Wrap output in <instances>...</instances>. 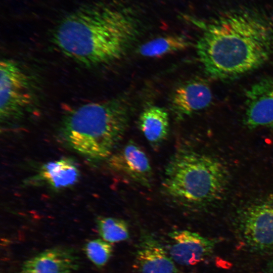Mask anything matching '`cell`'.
<instances>
[{
  "instance_id": "7",
  "label": "cell",
  "mask_w": 273,
  "mask_h": 273,
  "mask_svg": "<svg viewBox=\"0 0 273 273\" xmlns=\"http://www.w3.org/2000/svg\"><path fill=\"white\" fill-rule=\"evenodd\" d=\"M110 167L126 179L144 187L152 184L153 170L149 159L138 144L129 141L109 159Z\"/></svg>"
},
{
  "instance_id": "17",
  "label": "cell",
  "mask_w": 273,
  "mask_h": 273,
  "mask_svg": "<svg viewBox=\"0 0 273 273\" xmlns=\"http://www.w3.org/2000/svg\"><path fill=\"white\" fill-rule=\"evenodd\" d=\"M87 258L98 267L104 266L111 257L113 247L110 243L97 239L88 241L84 246Z\"/></svg>"
},
{
  "instance_id": "10",
  "label": "cell",
  "mask_w": 273,
  "mask_h": 273,
  "mask_svg": "<svg viewBox=\"0 0 273 273\" xmlns=\"http://www.w3.org/2000/svg\"><path fill=\"white\" fill-rule=\"evenodd\" d=\"M212 100L208 84L202 79H193L174 89L170 96V106L172 112L182 118L206 109Z\"/></svg>"
},
{
  "instance_id": "9",
  "label": "cell",
  "mask_w": 273,
  "mask_h": 273,
  "mask_svg": "<svg viewBox=\"0 0 273 273\" xmlns=\"http://www.w3.org/2000/svg\"><path fill=\"white\" fill-rule=\"evenodd\" d=\"M244 119L250 127L273 126V77L255 83L246 92Z\"/></svg>"
},
{
  "instance_id": "4",
  "label": "cell",
  "mask_w": 273,
  "mask_h": 273,
  "mask_svg": "<svg viewBox=\"0 0 273 273\" xmlns=\"http://www.w3.org/2000/svg\"><path fill=\"white\" fill-rule=\"evenodd\" d=\"M228 180L226 169L218 160L190 148H182L166 165L162 188L173 203L195 209L222 196Z\"/></svg>"
},
{
  "instance_id": "15",
  "label": "cell",
  "mask_w": 273,
  "mask_h": 273,
  "mask_svg": "<svg viewBox=\"0 0 273 273\" xmlns=\"http://www.w3.org/2000/svg\"><path fill=\"white\" fill-rule=\"evenodd\" d=\"M191 44L189 39L184 35H168L154 38L141 44L138 52L144 57H157L186 49Z\"/></svg>"
},
{
  "instance_id": "16",
  "label": "cell",
  "mask_w": 273,
  "mask_h": 273,
  "mask_svg": "<svg viewBox=\"0 0 273 273\" xmlns=\"http://www.w3.org/2000/svg\"><path fill=\"white\" fill-rule=\"evenodd\" d=\"M99 233L103 240L110 243L127 240L129 237L127 223L111 217H100L97 220Z\"/></svg>"
},
{
  "instance_id": "1",
  "label": "cell",
  "mask_w": 273,
  "mask_h": 273,
  "mask_svg": "<svg viewBox=\"0 0 273 273\" xmlns=\"http://www.w3.org/2000/svg\"><path fill=\"white\" fill-rule=\"evenodd\" d=\"M196 45L205 73L221 80L255 71L273 56V16L254 6L226 9L207 22Z\"/></svg>"
},
{
  "instance_id": "18",
  "label": "cell",
  "mask_w": 273,
  "mask_h": 273,
  "mask_svg": "<svg viewBox=\"0 0 273 273\" xmlns=\"http://www.w3.org/2000/svg\"><path fill=\"white\" fill-rule=\"evenodd\" d=\"M267 268L268 273H273V259L268 264Z\"/></svg>"
},
{
  "instance_id": "3",
  "label": "cell",
  "mask_w": 273,
  "mask_h": 273,
  "mask_svg": "<svg viewBox=\"0 0 273 273\" xmlns=\"http://www.w3.org/2000/svg\"><path fill=\"white\" fill-rule=\"evenodd\" d=\"M128 121V108L121 99L93 102L68 112L62 120L60 132L70 148L97 161L113 154Z\"/></svg>"
},
{
  "instance_id": "14",
  "label": "cell",
  "mask_w": 273,
  "mask_h": 273,
  "mask_svg": "<svg viewBox=\"0 0 273 273\" xmlns=\"http://www.w3.org/2000/svg\"><path fill=\"white\" fill-rule=\"evenodd\" d=\"M40 176L50 186L63 189L75 184L79 177L76 165L68 158L48 162L41 168Z\"/></svg>"
},
{
  "instance_id": "11",
  "label": "cell",
  "mask_w": 273,
  "mask_h": 273,
  "mask_svg": "<svg viewBox=\"0 0 273 273\" xmlns=\"http://www.w3.org/2000/svg\"><path fill=\"white\" fill-rule=\"evenodd\" d=\"M135 253V263L140 273H177L173 260L149 234H142Z\"/></svg>"
},
{
  "instance_id": "2",
  "label": "cell",
  "mask_w": 273,
  "mask_h": 273,
  "mask_svg": "<svg viewBox=\"0 0 273 273\" xmlns=\"http://www.w3.org/2000/svg\"><path fill=\"white\" fill-rule=\"evenodd\" d=\"M137 20L128 10L108 5L83 6L65 17L54 33L58 49L85 67L117 61L138 37Z\"/></svg>"
},
{
  "instance_id": "8",
  "label": "cell",
  "mask_w": 273,
  "mask_h": 273,
  "mask_svg": "<svg viewBox=\"0 0 273 273\" xmlns=\"http://www.w3.org/2000/svg\"><path fill=\"white\" fill-rule=\"evenodd\" d=\"M169 254L174 262L183 265H195L213 252L215 241L188 230H176L169 234Z\"/></svg>"
},
{
  "instance_id": "13",
  "label": "cell",
  "mask_w": 273,
  "mask_h": 273,
  "mask_svg": "<svg viewBox=\"0 0 273 273\" xmlns=\"http://www.w3.org/2000/svg\"><path fill=\"white\" fill-rule=\"evenodd\" d=\"M138 125L149 143L157 147L165 140L169 133L168 112L157 106L148 107L140 115Z\"/></svg>"
},
{
  "instance_id": "5",
  "label": "cell",
  "mask_w": 273,
  "mask_h": 273,
  "mask_svg": "<svg viewBox=\"0 0 273 273\" xmlns=\"http://www.w3.org/2000/svg\"><path fill=\"white\" fill-rule=\"evenodd\" d=\"M36 97L35 82L19 63L8 59L0 64V116L5 122L29 111Z\"/></svg>"
},
{
  "instance_id": "12",
  "label": "cell",
  "mask_w": 273,
  "mask_h": 273,
  "mask_svg": "<svg viewBox=\"0 0 273 273\" xmlns=\"http://www.w3.org/2000/svg\"><path fill=\"white\" fill-rule=\"evenodd\" d=\"M79 265L77 257L63 248H53L41 252L25 261L22 273H71Z\"/></svg>"
},
{
  "instance_id": "6",
  "label": "cell",
  "mask_w": 273,
  "mask_h": 273,
  "mask_svg": "<svg viewBox=\"0 0 273 273\" xmlns=\"http://www.w3.org/2000/svg\"><path fill=\"white\" fill-rule=\"evenodd\" d=\"M239 235L251 250L273 249V196L257 200L244 208L237 220Z\"/></svg>"
}]
</instances>
